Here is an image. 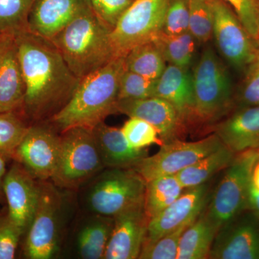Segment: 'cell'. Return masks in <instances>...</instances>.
<instances>
[{"label": "cell", "instance_id": "7", "mask_svg": "<svg viewBox=\"0 0 259 259\" xmlns=\"http://www.w3.org/2000/svg\"><path fill=\"white\" fill-rule=\"evenodd\" d=\"M59 162L51 180L57 187L74 190L105 168L93 131L72 127L61 133Z\"/></svg>", "mask_w": 259, "mask_h": 259}, {"label": "cell", "instance_id": "17", "mask_svg": "<svg viewBox=\"0 0 259 259\" xmlns=\"http://www.w3.org/2000/svg\"><path fill=\"white\" fill-rule=\"evenodd\" d=\"M116 111L149 122L157 130L164 144L182 139L187 131L176 109L160 97L118 100Z\"/></svg>", "mask_w": 259, "mask_h": 259}, {"label": "cell", "instance_id": "9", "mask_svg": "<svg viewBox=\"0 0 259 259\" xmlns=\"http://www.w3.org/2000/svg\"><path fill=\"white\" fill-rule=\"evenodd\" d=\"M168 0H134L110 32L115 57L156 40L162 32Z\"/></svg>", "mask_w": 259, "mask_h": 259}, {"label": "cell", "instance_id": "42", "mask_svg": "<svg viewBox=\"0 0 259 259\" xmlns=\"http://www.w3.org/2000/svg\"><path fill=\"white\" fill-rule=\"evenodd\" d=\"M250 187L259 192V158L255 162L250 175Z\"/></svg>", "mask_w": 259, "mask_h": 259}, {"label": "cell", "instance_id": "26", "mask_svg": "<svg viewBox=\"0 0 259 259\" xmlns=\"http://www.w3.org/2000/svg\"><path fill=\"white\" fill-rule=\"evenodd\" d=\"M185 190L176 175L157 177L147 182L144 207L150 219L173 203Z\"/></svg>", "mask_w": 259, "mask_h": 259}, {"label": "cell", "instance_id": "6", "mask_svg": "<svg viewBox=\"0 0 259 259\" xmlns=\"http://www.w3.org/2000/svg\"><path fill=\"white\" fill-rule=\"evenodd\" d=\"M62 195L54 183L39 181L38 202L31 224L24 236L23 253L29 259L54 258L60 248Z\"/></svg>", "mask_w": 259, "mask_h": 259}, {"label": "cell", "instance_id": "12", "mask_svg": "<svg viewBox=\"0 0 259 259\" xmlns=\"http://www.w3.org/2000/svg\"><path fill=\"white\" fill-rule=\"evenodd\" d=\"M61 144V135L52 126L30 125L13 160L37 180L49 181L57 167Z\"/></svg>", "mask_w": 259, "mask_h": 259}, {"label": "cell", "instance_id": "44", "mask_svg": "<svg viewBox=\"0 0 259 259\" xmlns=\"http://www.w3.org/2000/svg\"><path fill=\"white\" fill-rule=\"evenodd\" d=\"M258 45H259V39H258Z\"/></svg>", "mask_w": 259, "mask_h": 259}, {"label": "cell", "instance_id": "40", "mask_svg": "<svg viewBox=\"0 0 259 259\" xmlns=\"http://www.w3.org/2000/svg\"><path fill=\"white\" fill-rule=\"evenodd\" d=\"M247 209H249L259 217V192L250 187L248 192Z\"/></svg>", "mask_w": 259, "mask_h": 259}, {"label": "cell", "instance_id": "11", "mask_svg": "<svg viewBox=\"0 0 259 259\" xmlns=\"http://www.w3.org/2000/svg\"><path fill=\"white\" fill-rule=\"evenodd\" d=\"M223 145L214 133L197 141L175 140L162 145L156 154L146 156L133 169L147 183L157 177L177 175Z\"/></svg>", "mask_w": 259, "mask_h": 259}, {"label": "cell", "instance_id": "36", "mask_svg": "<svg viewBox=\"0 0 259 259\" xmlns=\"http://www.w3.org/2000/svg\"><path fill=\"white\" fill-rule=\"evenodd\" d=\"M245 74L243 82L235 94L236 107L259 105V57L250 65Z\"/></svg>", "mask_w": 259, "mask_h": 259}, {"label": "cell", "instance_id": "14", "mask_svg": "<svg viewBox=\"0 0 259 259\" xmlns=\"http://www.w3.org/2000/svg\"><path fill=\"white\" fill-rule=\"evenodd\" d=\"M212 190L209 182L185 189L177 200L150 219L146 241H153L192 224L207 207Z\"/></svg>", "mask_w": 259, "mask_h": 259}, {"label": "cell", "instance_id": "27", "mask_svg": "<svg viewBox=\"0 0 259 259\" xmlns=\"http://www.w3.org/2000/svg\"><path fill=\"white\" fill-rule=\"evenodd\" d=\"M125 69L156 80L166 67V61L155 40L134 48L125 56Z\"/></svg>", "mask_w": 259, "mask_h": 259}, {"label": "cell", "instance_id": "22", "mask_svg": "<svg viewBox=\"0 0 259 259\" xmlns=\"http://www.w3.org/2000/svg\"><path fill=\"white\" fill-rule=\"evenodd\" d=\"M92 131L105 168H134L148 156L146 148L136 149L131 147L120 128L102 122Z\"/></svg>", "mask_w": 259, "mask_h": 259}, {"label": "cell", "instance_id": "41", "mask_svg": "<svg viewBox=\"0 0 259 259\" xmlns=\"http://www.w3.org/2000/svg\"><path fill=\"white\" fill-rule=\"evenodd\" d=\"M8 162V160L0 157V204L6 202L4 190H3V184H4L5 175H6V172L8 171V168H7Z\"/></svg>", "mask_w": 259, "mask_h": 259}, {"label": "cell", "instance_id": "32", "mask_svg": "<svg viewBox=\"0 0 259 259\" xmlns=\"http://www.w3.org/2000/svg\"><path fill=\"white\" fill-rule=\"evenodd\" d=\"M188 30L197 42L204 44L212 38L213 15L207 0H190Z\"/></svg>", "mask_w": 259, "mask_h": 259}, {"label": "cell", "instance_id": "20", "mask_svg": "<svg viewBox=\"0 0 259 259\" xmlns=\"http://www.w3.org/2000/svg\"><path fill=\"white\" fill-rule=\"evenodd\" d=\"M25 83L14 35L0 42V112H23Z\"/></svg>", "mask_w": 259, "mask_h": 259}, {"label": "cell", "instance_id": "4", "mask_svg": "<svg viewBox=\"0 0 259 259\" xmlns=\"http://www.w3.org/2000/svg\"><path fill=\"white\" fill-rule=\"evenodd\" d=\"M195 127L210 129L235 107L229 71L211 47L202 51L192 71Z\"/></svg>", "mask_w": 259, "mask_h": 259}, {"label": "cell", "instance_id": "21", "mask_svg": "<svg viewBox=\"0 0 259 259\" xmlns=\"http://www.w3.org/2000/svg\"><path fill=\"white\" fill-rule=\"evenodd\" d=\"M223 144L239 153L259 148V105L236 107L211 127Z\"/></svg>", "mask_w": 259, "mask_h": 259}, {"label": "cell", "instance_id": "5", "mask_svg": "<svg viewBox=\"0 0 259 259\" xmlns=\"http://www.w3.org/2000/svg\"><path fill=\"white\" fill-rule=\"evenodd\" d=\"M258 158L259 148L237 153L212 190L204 212L218 231L247 209L250 175Z\"/></svg>", "mask_w": 259, "mask_h": 259}, {"label": "cell", "instance_id": "23", "mask_svg": "<svg viewBox=\"0 0 259 259\" xmlns=\"http://www.w3.org/2000/svg\"><path fill=\"white\" fill-rule=\"evenodd\" d=\"M114 226V218L94 214L76 237V250L83 259L104 258Z\"/></svg>", "mask_w": 259, "mask_h": 259}, {"label": "cell", "instance_id": "39", "mask_svg": "<svg viewBox=\"0 0 259 259\" xmlns=\"http://www.w3.org/2000/svg\"><path fill=\"white\" fill-rule=\"evenodd\" d=\"M21 232L12 222L6 210H0V259L15 258Z\"/></svg>", "mask_w": 259, "mask_h": 259}, {"label": "cell", "instance_id": "25", "mask_svg": "<svg viewBox=\"0 0 259 259\" xmlns=\"http://www.w3.org/2000/svg\"><path fill=\"white\" fill-rule=\"evenodd\" d=\"M236 155L223 144L218 149L177 173V177L185 189L204 185L229 166Z\"/></svg>", "mask_w": 259, "mask_h": 259}, {"label": "cell", "instance_id": "33", "mask_svg": "<svg viewBox=\"0 0 259 259\" xmlns=\"http://www.w3.org/2000/svg\"><path fill=\"white\" fill-rule=\"evenodd\" d=\"M188 226L181 227L153 241H145L139 258L177 259L181 236Z\"/></svg>", "mask_w": 259, "mask_h": 259}, {"label": "cell", "instance_id": "8", "mask_svg": "<svg viewBox=\"0 0 259 259\" xmlns=\"http://www.w3.org/2000/svg\"><path fill=\"white\" fill-rule=\"evenodd\" d=\"M146 182L133 168H107L90 185L87 194L93 214L115 217L144 202Z\"/></svg>", "mask_w": 259, "mask_h": 259}, {"label": "cell", "instance_id": "34", "mask_svg": "<svg viewBox=\"0 0 259 259\" xmlns=\"http://www.w3.org/2000/svg\"><path fill=\"white\" fill-rule=\"evenodd\" d=\"M156 81L125 69L119 83L118 100L153 97Z\"/></svg>", "mask_w": 259, "mask_h": 259}, {"label": "cell", "instance_id": "15", "mask_svg": "<svg viewBox=\"0 0 259 259\" xmlns=\"http://www.w3.org/2000/svg\"><path fill=\"white\" fill-rule=\"evenodd\" d=\"M3 190L8 216L24 236L36 210L39 181L13 160L5 175Z\"/></svg>", "mask_w": 259, "mask_h": 259}, {"label": "cell", "instance_id": "31", "mask_svg": "<svg viewBox=\"0 0 259 259\" xmlns=\"http://www.w3.org/2000/svg\"><path fill=\"white\" fill-rule=\"evenodd\" d=\"M120 129L130 146L136 149H145L154 144L161 146L164 144L157 130L142 119L130 117Z\"/></svg>", "mask_w": 259, "mask_h": 259}, {"label": "cell", "instance_id": "19", "mask_svg": "<svg viewBox=\"0 0 259 259\" xmlns=\"http://www.w3.org/2000/svg\"><path fill=\"white\" fill-rule=\"evenodd\" d=\"M153 97L173 105L187 131L195 127L193 79L190 68L167 65L156 79Z\"/></svg>", "mask_w": 259, "mask_h": 259}, {"label": "cell", "instance_id": "38", "mask_svg": "<svg viewBox=\"0 0 259 259\" xmlns=\"http://www.w3.org/2000/svg\"><path fill=\"white\" fill-rule=\"evenodd\" d=\"M134 0H89L99 20L111 31Z\"/></svg>", "mask_w": 259, "mask_h": 259}, {"label": "cell", "instance_id": "3", "mask_svg": "<svg viewBox=\"0 0 259 259\" xmlns=\"http://www.w3.org/2000/svg\"><path fill=\"white\" fill-rule=\"evenodd\" d=\"M110 32L89 8L50 41L73 74L81 80L115 58Z\"/></svg>", "mask_w": 259, "mask_h": 259}, {"label": "cell", "instance_id": "18", "mask_svg": "<svg viewBox=\"0 0 259 259\" xmlns=\"http://www.w3.org/2000/svg\"><path fill=\"white\" fill-rule=\"evenodd\" d=\"M89 8V0H34L28 31L51 40Z\"/></svg>", "mask_w": 259, "mask_h": 259}, {"label": "cell", "instance_id": "43", "mask_svg": "<svg viewBox=\"0 0 259 259\" xmlns=\"http://www.w3.org/2000/svg\"><path fill=\"white\" fill-rule=\"evenodd\" d=\"M3 35H1V34H0V42H1L2 37H3Z\"/></svg>", "mask_w": 259, "mask_h": 259}, {"label": "cell", "instance_id": "35", "mask_svg": "<svg viewBox=\"0 0 259 259\" xmlns=\"http://www.w3.org/2000/svg\"><path fill=\"white\" fill-rule=\"evenodd\" d=\"M190 0H168L162 32L177 35L189 31Z\"/></svg>", "mask_w": 259, "mask_h": 259}, {"label": "cell", "instance_id": "29", "mask_svg": "<svg viewBox=\"0 0 259 259\" xmlns=\"http://www.w3.org/2000/svg\"><path fill=\"white\" fill-rule=\"evenodd\" d=\"M154 40L157 42L166 63L180 67L190 68L197 40L190 32L177 35H166L161 32Z\"/></svg>", "mask_w": 259, "mask_h": 259}, {"label": "cell", "instance_id": "13", "mask_svg": "<svg viewBox=\"0 0 259 259\" xmlns=\"http://www.w3.org/2000/svg\"><path fill=\"white\" fill-rule=\"evenodd\" d=\"M211 259H259V217L245 209L218 231Z\"/></svg>", "mask_w": 259, "mask_h": 259}, {"label": "cell", "instance_id": "16", "mask_svg": "<svg viewBox=\"0 0 259 259\" xmlns=\"http://www.w3.org/2000/svg\"><path fill=\"white\" fill-rule=\"evenodd\" d=\"M113 218V229L104 258H139L150 221L144 202L122 211Z\"/></svg>", "mask_w": 259, "mask_h": 259}, {"label": "cell", "instance_id": "24", "mask_svg": "<svg viewBox=\"0 0 259 259\" xmlns=\"http://www.w3.org/2000/svg\"><path fill=\"white\" fill-rule=\"evenodd\" d=\"M218 232L203 211L182 233L177 259L208 258Z\"/></svg>", "mask_w": 259, "mask_h": 259}, {"label": "cell", "instance_id": "37", "mask_svg": "<svg viewBox=\"0 0 259 259\" xmlns=\"http://www.w3.org/2000/svg\"><path fill=\"white\" fill-rule=\"evenodd\" d=\"M231 7L243 26L258 42L259 39V0H223Z\"/></svg>", "mask_w": 259, "mask_h": 259}, {"label": "cell", "instance_id": "2", "mask_svg": "<svg viewBox=\"0 0 259 259\" xmlns=\"http://www.w3.org/2000/svg\"><path fill=\"white\" fill-rule=\"evenodd\" d=\"M125 69V57H115L79 80L69 102L48 120L51 126L60 134L72 127L92 130L117 112L119 83Z\"/></svg>", "mask_w": 259, "mask_h": 259}, {"label": "cell", "instance_id": "1", "mask_svg": "<svg viewBox=\"0 0 259 259\" xmlns=\"http://www.w3.org/2000/svg\"><path fill=\"white\" fill-rule=\"evenodd\" d=\"M25 83L23 113L48 120L69 102L79 80L53 42L29 31L15 35Z\"/></svg>", "mask_w": 259, "mask_h": 259}, {"label": "cell", "instance_id": "30", "mask_svg": "<svg viewBox=\"0 0 259 259\" xmlns=\"http://www.w3.org/2000/svg\"><path fill=\"white\" fill-rule=\"evenodd\" d=\"M34 0H0V34L28 31V17Z\"/></svg>", "mask_w": 259, "mask_h": 259}, {"label": "cell", "instance_id": "28", "mask_svg": "<svg viewBox=\"0 0 259 259\" xmlns=\"http://www.w3.org/2000/svg\"><path fill=\"white\" fill-rule=\"evenodd\" d=\"M23 112H0V157L14 159L15 152L30 127Z\"/></svg>", "mask_w": 259, "mask_h": 259}, {"label": "cell", "instance_id": "10", "mask_svg": "<svg viewBox=\"0 0 259 259\" xmlns=\"http://www.w3.org/2000/svg\"><path fill=\"white\" fill-rule=\"evenodd\" d=\"M213 15V34L221 55L234 69L245 72L259 57V45L223 0H207Z\"/></svg>", "mask_w": 259, "mask_h": 259}]
</instances>
